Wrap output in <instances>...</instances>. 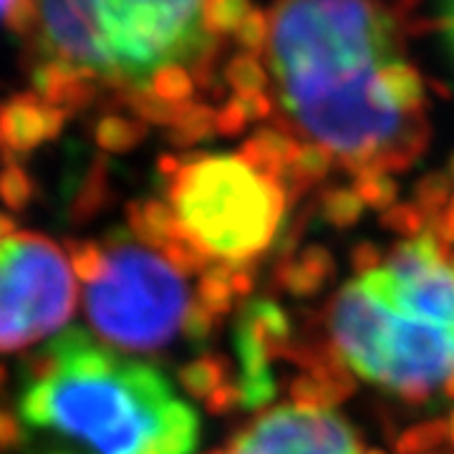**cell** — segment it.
<instances>
[{"instance_id":"6da1fadb","label":"cell","mask_w":454,"mask_h":454,"mask_svg":"<svg viewBox=\"0 0 454 454\" xmlns=\"http://www.w3.org/2000/svg\"><path fill=\"white\" fill-rule=\"evenodd\" d=\"M255 11L250 0H16L5 26L28 66V94L66 121L106 104L172 129L227 89V51Z\"/></svg>"},{"instance_id":"7a4b0ae2","label":"cell","mask_w":454,"mask_h":454,"mask_svg":"<svg viewBox=\"0 0 454 454\" xmlns=\"http://www.w3.org/2000/svg\"><path fill=\"white\" fill-rule=\"evenodd\" d=\"M406 8L381 0H276L265 59L293 127L354 177L402 172L429 142L427 116L391 97V66L406 59Z\"/></svg>"},{"instance_id":"3957f363","label":"cell","mask_w":454,"mask_h":454,"mask_svg":"<svg viewBox=\"0 0 454 454\" xmlns=\"http://www.w3.org/2000/svg\"><path fill=\"white\" fill-rule=\"evenodd\" d=\"M26 454H195L200 417L167 376L82 328L51 339L23 372Z\"/></svg>"},{"instance_id":"277c9868","label":"cell","mask_w":454,"mask_h":454,"mask_svg":"<svg viewBox=\"0 0 454 454\" xmlns=\"http://www.w3.org/2000/svg\"><path fill=\"white\" fill-rule=\"evenodd\" d=\"M157 169L182 230L212 260L253 262L278 238L288 192L238 154H164Z\"/></svg>"},{"instance_id":"5b68a950","label":"cell","mask_w":454,"mask_h":454,"mask_svg":"<svg viewBox=\"0 0 454 454\" xmlns=\"http://www.w3.org/2000/svg\"><path fill=\"white\" fill-rule=\"evenodd\" d=\"M328 328L351 372L411 404L429 402L454 373V328L391 309L358 280L331 301Z\"/></svg>"},{"instance_id":"8992f818","label":"cell","mask_w":454,"mask_h":454,"mask_svg":"<svg viewBox=\"0 0 454 454\" xmlns=\"http://www.w3.org/2000/svg\"><path fill=\"white\" fill-rule=\"evenodd\" d=\"M101 245L104 265L83 291L89 324L121 351H160L192 306L184 276L129 230H114Z\"/></svg>"},{"instance_id":"52a82bcc","label":"cell","mask_w":454,"mask_h":454,"mask_svg":"<svg viewBox=\"0 0 454 454\" xmlns=\"http://www.w3.org/2000/svg\"><path fill=\"white\" fill-rule=\"evenodd\" d=\"M74 310V270L59 245L28 230L0 243V354L61 331Z\"/></svg>"},{"instance_id":"ba28073f","label":"cell","mask_w":454,"mask_h":454,"mask_svg":"<svg viewBox=\"0 0 454 454\" xmlns=\"http://www.w3.org/2000/svg\"><path fill=\"white\" fill-rule=\"evenodd\" d=\"M220 454H364L356 432L333 411L280 406L250 424Z\"/></svg>"},{"instance_id":"9c48e42d","label":"cell","mask_w":454,"mask_h":454,"mask_svg":"<svg viewBox=\"0 0 454 454\" xmlns=\"http://www.w3.org/2000/svg\"><path fill=\"white\" fill-rule=\"evenodd\" d=\"M232 343L240 361L238 387L243 394V409H262L278 394L273 364L278 358H288L293 346L291 318L270 298L250 301L238 316Z\"/></svg>"},{"instance_id":"30bf717a","label":"cell","mask_w":454,"mask_h":454,"mask_svg":"<svg viewBox=\"0 0 454 454\" xmlns=\"http://www.w3.org/2000/svg\"><path fill=\"white\" fill-rule=\"evenodd\" d=\"M64 127V114L49 109L28 91H20L0 104V152L11 162L56 139Z\"/></svg>"},{"instance_id":"8fae6325","label":"cell","mask_w":454,"mask_h":454,"mask_svg":"<svg viewBox=\"0 0 454 454\" xmlns=\"http://www.w3.org/2000/svg\"><path fill=\"white\" fill-rule=\"evenodd\" d=\"M336 265L331 253L321 245H309L298 255L286 253V258L278 268V286L295 298L316 295L325 283L333 278Z\"/></svg>"},{"instance_id":"7c38bea8","label":"cell","mask_w":454,"mask_h":454,"mask_svg":"<svg viewBox=\"0 0 454 454\" xmlns=\"http://www.w3.org/2000/svg\"><path fill=\"white\" fill-rule=\"evenodd\" d=\"M301 145L293 139L288 131L280 129H258L247 142L243 149L238 152V157L243 160L247 167H253L258 175L265 177L280 179V175L288 169V164L295 160Z\"/></svg>"},{"instance_id":"4fadbf2b","label":"cell","mask_w":454,"mask_h":454,"mask_svg":"<svg viewBox=\"0 0 454 454\" xmlns=\"http://www.w3.org/2000/svg\"><path fill=\"white\" fill-rule=\"evenodd\" d=\"M129 232L149 250L162 253L167 245L182 235V225L167 202L139 200L129 205Z\"/></svg>"},{"instance_id":"5bb4252c","label":"cell","mask_w":454,"mask_h":454,"mask_svg":"<svg viewBox=\"0 0 454 454\" xmlns=\"http://www.w3.org/2000/svg\"><path fill=\"white\" fill-rule=\"evenodd\" d=\"M331 164H333V154L325 146L316 145V142L301 145L295 160L280 175V184L286 187L288 195H301V192H306L309 187L318 184L328 175Z\"/></svg>"},{"instance_id":"9a60e30c","label":"cell","mask_w":454,"mask_h":454,"mask_svg":"<svg viewBox=\"0 0 454 454\" xmlns=\"http://www.w3.org/2000/svg\"><path fill=\"white\" fill-rule=\"evenodd\" d=\"M230 278H232V262H220V260L210 262V268L200 276L197 295L192 301L205 313H210L217 324L232 310V301H235Z\"/></svg>"},{"instance_id":"2e32d148","label":"cell","mask_w":454,"mask_h":454,"mask_svg":"<svg viewBox=\"0 0 454 454\" xmlns=\"http://www.w3.org/2000/svg\"><path fill=\"white\" fill-rule=\"evenodd\" d=\"M227 373H230L227 358L217 356V354H202L179 369V384L190 396L207 399L220 387H225Z\"/></svg>"},{"instance_id":"e0dca14e","label":"cell","mask_w":454,"mask_h":454,"mask_svg":"<svg viewBox=\"0 0 454 454\" xmlns=\"http://www.w3.org/2000/svg\"><path fill=\"white\" fill-rule=\"evenodd\" d=\"M146 131L149 127L142 121L112 114V116H98L94 124V139L101 146V152L119 154V152H131L142 145L146 139Z\"/></svg>"},{"instance_id":"ac0fdd59","label":"cell","mask_w":454,"mask_h":454,"mask_svg":"<svg viewBox=\"0 0 454 454\" xmlns=\"http://www.w3.org/2000/svg\"><path fill=\"white\" fill-rule=\"evenodd\" d=\"M225 86L232 97H250V94H265L268 74L262 59L250 53H235L225 66Z\"/></svg>"},{"instance_id":"d6986e66","label":"cell","mask_w":454,"mask_h":454,"mask_svg":"<svg viewBox=\"0 0 454 454\" xmlns=\"http://www.w3.org/2000/svg\"><path fill=\"white\" fill-rule=\"evenodd\" d=\"M217 109L212 104H195L179 116V121L167 131V139L175 146H192L217 131Z\"/></svg>"},{"instance_id":"ffe728a7","label":"cell","mask_w":454,"mask_h":454,"mask_svg":"<svg viewBox=\"0 0 454 454\" xmlns=\"http://www.w3.org/2000/svg\"><path fill=\"white\" fill-rule=\"evenodd\" d=\"M321 215L328 225L351 227L364 215V205L351 187H331L321 195Z\"/></svg>"},{"instance_id":"44dd1931","label":"cell","mask_w":454,"mask_h":454,"mask_svg":"<svg viewBox=\"0 0 454 454\" xmlns=\"http://www.w3.org/2000/svg\"><path fill=\"white\" fill-rule=\"evenodd\" d=\"M356 197L361 200L364 207H372V210L387 212L389 207H394L396 202V182L384 175V172H364V175H356L354 177V187H351Z\"/></svg>"},{"instance_id":"7402d4cb","label":"cell","mask_w":454,"mask_h":454,"mask_svg":"<svg viewBox=\"0 0 454 454\" xmlns=\"http://www.w3.org/2000/svg\"><path fill=\"white\" fill-rule=\"evenodd\" d=\"M35 195L31 175L16 162H8L0 169V202L13 212H23Z\"/></svg>"},{"instance_id":"603a6c76","label":"cell","mask_w":454,"mask_h":454,"mask_svg":"<svg viewBox=\"0 0 454 454\" xmlns=\"http://www.w3.org/2000/svg\"><path fill=\"white\" fill-rule=\"evenodd\" d=\"M450 437L447 422L444 419H432V422L417 424L406 429L402 437L396 439V452L399 454H427L429 450H437L444 439Z\"/></svg>"},{"instance_id":"cb8c5ba5","label":"cell","mask_w":454,"mask_h":454,"mask_svg":"<svg viewBox=\"0 0 454 454\" xmlns=\"http://www.w3.org/2000/svg\"><path fill=\"white\" fill-rule=\"evenodd\" d=\"M381 225L396 232V235H404V238H419L427 232V217L417 205H394L389 210L381 215Z\"/></svg>"},{"instance_id":"d4e9b609","label":"cell","mask_w":454,"mask_h":454,"mask_svg":"<svg viewBox=\"0 0 454 454\" xmlns=\"http://www.w3.org/2000/svg\"><path fill=\"white\" fill-rule=\"evenodd\" d=\"M247 114H245V106L240 97H230L223 101V106L217 109V131L220 134H227V137H235L245 129L247 124Z\"/></svg>"},{"instance_id":"484cf974","label":"cell","mask_w":454,"mask_h":454,"mask_svg":"<svg viewBox=\"0 0 454 454\" xmlns=\"http://www.w3.org/2000/svg\"><path fill=\"white\" fill-rule=\"evenodd\" d=\"M243 406V394H240V387L238 381H227L225 387L215 391L212 396L205 399V409L207 414H215V417H223V414H232L235 409Z\"/></svg>"},{"instance_id":"4316f807","label":"cell","mask_w":454,"mask_h":454,"mask_svg":"<svg viewBox=\"0 0 454 454\" xmlns=\"http://www.w3.org/2000/svg\"><path fill=\"white\" fill-rule=\"evenodd\" d=\"M23 450V424L11 409H0V454Z\"/></svg>"},{"instance_id":"83f0119b","label":"cell","mask_w":454,"mask_h":454,"mask_svg":"<svg viewBox=\"0 0 454 454\" xmlns=\"http://www.w3.org/2000/svg\"><path fill=\"white\" fill-rule=\"evenodd\" d=\"M215 325H217V321L212 318L210 313H205V310L200 309V306H195V303H192V306H190V310H187V316H184L182 331H184L187 340H192V343H205V340L212 336Z\"/></svg>"},{"instance_id":"f1b7e54d","label":"cell","mask_w":454,"mask_h":454,"mask_svg":"<svg viewBox=\"0 0 454 454\" xmlns=\"http://www.w3.org/2000/svg\"><path fill=\"white\" fill-rule=\"evenodd\" d=\"M434 20H437V31L442 33L444 49L454 61V0H437Z\"/></svg>"},{"instance_id":"f546056e","label":"cell","mask_w":454,"mask_h":454,"mask_svg":"<svg viewBox=\"0 0 454 454\" xmlns=\"http://www.w3.org/2000/svg\"><path fill=\"white\" fill-rule=\"evenodd\" d=\"M351 265H354L358 276H366V273H372V270L384 265V255L373 243H358L354 247V253H351Z\"/></svg>"},{"instance_id":"4dcf8cb0","label":"cell","mask_w":454,"mask_h":454,"mask_svg":"<svg viewBox=\"0 0 454 454\" xmlns=\"http://www.w3.org/2000/svg\"><path fill=\"white\" fill-rule=\"evenodd\" d=\"M439 238H442L444 243L454 245V197H452V202H450V207H447V210H444V215H442Z\"/></svg>"},{"instance_id":"1f68e13d","label":"cell","mask_w":454,"mask_h":454,"mask_svg":"<svg viewBox=\"0 0 454 454\" xmlns=\"http://www.w3.org/2000/svg\"><path fill=\"white\" fill-rule=\"evenodd\" d=\"M13 232H18L16 223H13V217H8L5 212H0V243H3L5 238H11Z\"/></svg>"},{"instance_id":"d6a6232c","label":"cell","mask_w":454,"mask_h":454,"mask_svg":"<svg viewBox=\"0 0 454 454\" xmlns=\"http://www.w3.org/2000/svg\"><path fill=\"white\" fill-rule=\"evenodd\" d=\"M442 394H444V396H447L450 402H454V373L450 376V379H447V381H444V387H442Z\"/></svg>"},{"instance_id":"836d02e7","label":"cell","mask_w":454,"mask_h":454,"mask_svg":"<svg viewBox=\"0 0 454 454\" xmlns=\"http://www.w3.org/2000/svg\"><path fill=\"white\" fill-rule=\"evenodd\" d=\"M13 3H16V0H0V18H3V20L8 16V11L13 8Z\"/></svg>"},{"instance_id":"e575fe53","label":"cell","mask_w":454,"mask_h":454,"mask_svg":"<svg viewBox=\"0 0 454 454\" xmlns=\"http://www.w3.org/2000/svg\"><path fill=\"white\" fill-rule=\"evenodd\" d=\"M447 432H450V439H452L454 444V411L450 414V419H447Z\"/></svg>"},{"instance_id":"d590c367","label":"cell","mask_w":454,"mask_h":454,"mask_svg":"<svg viewBox=\"0 0 454 454\" xmlns=\"http://www.w3.org/2000/svg\"><path fill=\"white\" fill-rule=\"evenodd\" d=\"M450 177L454 179V154H452V160H450Z\"/></svg>"},{"instance_id":"8d00e7d4","label":"cell","mask_w":454,"mask_h":454,"mask_svg":"<svg viewBox=\"0 0 454 454\" xmlns=\"http://www.w3.org/2000/svg\"><path fill=\"white\" fill-rule=\"evenodd\" d=\"M364 454H384V452H379V450H369V452H364Z\"/></svg>"},{"instance_id":"74e56055","label":"cell","mask_w":454,"mask_h":454,"mask_svg":"<svg viewBox=\"0 0 454 454\" xmlns=\"http://www.w3.org/2000/svg\"><path fill=\"white\" fill-rule=\"evenodd\" d=\"M3 379H5V373H3V369H0V384H3Z\"/></svg>"}]
</instances>
